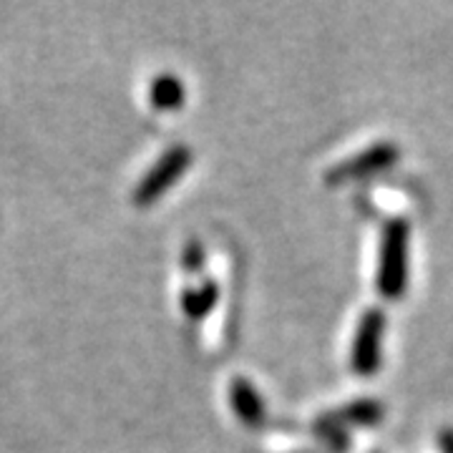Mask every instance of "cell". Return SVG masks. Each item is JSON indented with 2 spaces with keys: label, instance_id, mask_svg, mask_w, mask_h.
<instances>
[{
  "label": "cell",
  "instance_id": "3957f363",
  "mask_svg": "<svg viewBox=\"0 0 453 453\" xmlns=\"http://www.w3.org/2000/svg\"><path fill=\"white\" fill-rule=\"evenodd\" d=\"M232 401H234V408H237V413L242 416L244 421H255L259 416L257 393L250 388L244 380H234V386H232Z\"/></svg>",
  "mask_w": 453,
  "mask_h": 453
},
{
  "label": "cell",
  "instance_id": "7a4b0ae2",
  "mask_svg": "<svg viewBox=\"0 0 453 453\" xmlns=\"http://www.w3.org/2000/svg\"><path fill=\"white\" fill-rule=\"evenodd\" d=\"M149 98L157 109L162 111H174L184 104V86L174 73H162L157 76L151 88H149Z\"/></svg>",
  "mask_w": 453,
  "mask_h": 453
},
{
  "label": "cell",
  "instance_id": "5b68a950",
  "mask_svg": "<svg viewBox=\"0 0 453 453\" xmlns=\"http://www.w3.org/2000/svg\"><path fill=\"white\" fill-rule=\"evenodd\" d=\"M184 267L192 270V273H196L202 267V247L196 242L187 244V250H184Z\"/></svg>",
  "mask_w": 453,
  "mask_h": 453
},
{
  "label": "cell",
  "instance_id": "6da1fadb",
  "mask_svg": "<svg viewBox=\"0 0 453 453\" xmlns=\"http://www.w3.org/2000/svg\"><path fill=\"white\" fill-rule=\"evenodd\" d=\"M189 162H192V154H189L187 146H174V149H169L162 159L146 172L144 179L136 184V189H134V202H136L139 207L151 204L157 196H162L164 192L184 174V169L189 166Z\"/></svg>",
  "mask_w": 453,
  "mask_h": 453
},
{
  "label": "cell",
  "instance_id": "277c9868",
  "mask_svg": "<svg viewBox=\"0 0 453 453\" xmlns=\"http://www.w3.org/2000/svg\"><path fill=\"white\" fill-rule=\"evenodd\" d=\"M214 295H217V290H214V285H211V282L202 292L187 290L184 292V297H181L184 312H187V315H192V318L204 315V312L214 305Z\"/></svg>",
  "mask_w": 453,
  "mask_h": 453
}]
</instances>
